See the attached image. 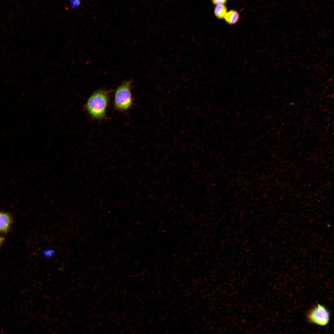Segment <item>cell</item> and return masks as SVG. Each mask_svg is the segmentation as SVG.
<instances>
[{
	"label": "cell",
	"instance_id": "2",
	"mask_svg": "<svg viewBox=\"0 0 334 334\" xmlns=\"http://www.w3.org/2000/svg\"><path fill=\"white\" fill-rule=\"evenodd\" d=\"M132 80L130 79L122 83L117 88L114 97V106L118 110L123 111L131 107L133 99L131 92Z\"/></svg>",
	"mask_w": 334,
	"mask_h": 334
},
{
	"label": "cell",
	"instance_id": "5",
	"mask_svg": "<svg viewBox=\"0 0 334 334\" xmlns=\"http://www.w3.org/2000/svg\"><path fill=\"white\" fill-rule=\"evenodd\" d=\"M224 18L225 21L229 24H234L238 21L239 14L236 11L230 10L227 13Z\"/></svg>",
	"mask_w": 334,
	"mask_h": 334
},
{
	"label": "cell",
	"instance_id": "1",
	"mask_svg": "<svg viewBox=\"0 0 334 334\" xmlns=\"http://www.w3.org/2000/svg\"><path fill=\"white\" fill-rule=\"evenodd\" d=\"M109 93V91L98 90L94 92L87 100L86 108L93 118L100 119L105 117Z\"/></svg>",
	"mask_w": 334,
	"mask_h": 334
},
{
	"label": "cell",
	"instance_id": "4",
	"mask_svg": "<svg viewBox=\"0 0 334 334\" xmlns=\"http://www.w3.org/2000/svg\"><path fill=\"white\" fill-rule=\"evenodd\" d=\"M11 217L9 213L2 212L0 213V230L1 233H7L11 223Z\"/></svg>",
	"mask_w": 334,
	"mask_h": 334
},
{
	"label": "cell",
	"instance_id": "6",
	"mask_svg": "<svg viewBox=\"0 0 334 334\" xmlns=\"http://www.w3.org/2000/svg\"><path fill=\"white\" fill-rule=\"evenodd\" d=\"M226 7L224 4L217 5L215 8L214 13L216 16L219 19L224 18L227 12Z\"/></svg>",
	"mask_w": 334,
	"mask_h": 334
},
{
	"label": "cell",
	"instance_id": "7",
	"mask_svg": "<svg viewBox=\"0 0 334 334\" xmlns=\"http://www.w3.org/2000/svg\"><path fill=\"white\" fill-rule=\"evenodd\" d=\"M227 0H212L213 4L215 5H217L220 4H224L225 3Z\"/></svg>",
	"mask_w": 334,
	"mask_h": 334
},
{
	"label": "cell",
	"instance_id": "8",
	"mask_svg": "<svg viewBox=\"0 0 334 334\" xmlns=\"http://www.w3.org/2000/svg\"><path fill=\"white\" fill-rule=\"evenodd\" d=\"M70 2L73 7H77L80 3L79 0H70Z\"/></svg>",
	"mask_w": 334,
	"mask_h": 334
},
{
	"label": "cell",
	"instance_id": "3",
	"mask_svg": "<svg viewBox=\"0 0 334 334\" xmlns=\"http://www.w3.org/2000/svg\"><path fill=\"white\" fill-rule=\"evenodd\" d=\"M306 318L310 323L324 326L329 323L330 314L325 306L318 303L308 310L306 314Z\"/></svg>",
	"mask_w": 334,
	"mask_h": 334
}]
</instances>
